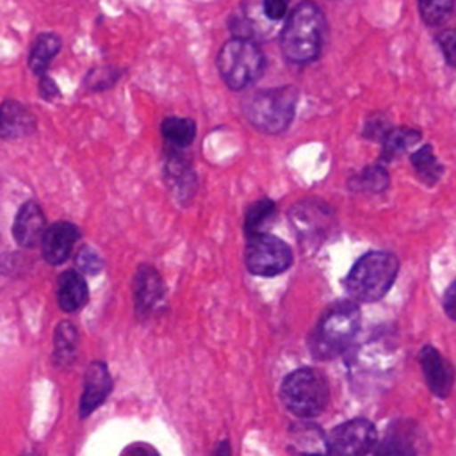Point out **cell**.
<instances>
[{
  "instance_id": "cell-25",
  "label": "cell",
  "mask_w": 456,
  "mask_h": 456,
  "mask_svg": "<svg viewBox=\"0 0 456 456\" xmlns=\"http://www.w3.org/2000/svg\"><path fill=\"white\" fill-rule=\"evenodd\" d=\"M454 7V0H419V11L428 25L444 23Z\"/></svg>"
},
{
  "instance_id": "cell-9",
  "label": "cell",
  "mask_w": 456,
  "mask_h": 456,
  "mask_svg": "<svg viewBox=\"0 0 456 456\" xmlns=\"http://www.w3.org/2000/svg\"><path fill=\"white\" fill-rule=\"evenodd\" d=\"M326 442L333 456H367L376 445V428L367 419H351L338 424Z\"/></svg>"
},
{
  "instance_id": "cell-4",
  "label": "cell",
  "mask_w": 456,
  "mask_h": 456,
  "mask_svg": "<svg viewBox=\"0 0 456 456\" xmlns=\"http://www.w3.org/2000/svg\"><path fill=\"white\" fill-rule=\"evenodd\" d=\"M360 328V310L351 301L333 305L321 317L310 349L317 358H333L342 353L356 337Z\"/></svg>"
},
{
  "instance_id": "cell-14",
  "label": "cell",
  "mask_w": 456,
  "mask_h": 456,
  "mask_svg": "<svg viewBox=\"0 0 456 456\" xmlns=\"http://www.w3.org/2000/svg\"><path fill=\"white\" fill-rule=\"evenodd\" d=\"M36 130L34 114L16 100H4L0 103V137L20 139Z\"/></svg>"
},
{
  "instance_id": "cell-18",
  "label": "cell",
  "mask_w": 456,
  "mask_h": 456,
  "mask_svg": "<svg viewBox=\"0 0 456 456\" xmlns=\"http://www.w3.org/2000/svg\"><path fill=\"white\" fill-rule=\"evenodd\" d=\"M61 50V39L55 34L43 32L37 36V39L32 45L30 55H28V66L36 75H45L50 61L57 55Z\"/></svg>"
},
{
  "instance_id": "cell-31",
  "label": "cell",
  "mask_w": 456,
  "mask_h": 456,
  "mask_svg": "<svg viewBox=\"0 0 456 456\" xmlns=\"http://www.w3.org/2000/svg\"><path fill=\"white\" fill-rule=\"evenodd\" d=\"M442 305H444V310L445 314L456 321V280L451 281V285L447 287L445 294H444V299H442Z\"/></svg>"
},
{
  "instance_id": "cell-20",
  "label": "cell",
  "mask_w": 456,
  "mask_h": 456,
  "mask_svg": "<svg viewBox=\"0 0 456 456\" xmlns=\"http://www.w3.org/2000/svg\"><path fill=\"white\" fill-rule=\"evenodd\" d=\"M420 134L413 128L399 126V128H390L385 137H383V151L381 159L383 160H394L401 153H404L408 148H411L415 142H419Z\"/></svg>"
},
{
  "instance_id": "cell-29",
  "label": "cell",
  "mask_w": 456,
  "mask_h": 456,
  "mask_svg": "<svg viewBox=\"0 0 456 456\" xmlns=\"http://www.w3.org/2000/svg\"><path fill=\"white\" fill-rule=\"evenodd\" d=\"M438 45L442 48V53L445 57V61L456 68V28L451 30H444L438 36Z\"/></svg>"
},
{
  "instance_id": "cell-22",
  "label": "cell",
  "mask_w": 456,
  "mask_h": 456,
  "mask_svg": "<svg viewBox=\"0 0 456 456\" xmlns=\"http://www.w3.org/2000/svg\"><path fill=\"white\" fill-rule=\"evenodd\" d=\"M411 166L417 173V176L426 182L428 185H433L438 182V178L444 173V167L438 164L431 146H422L411 155Z\"/></svg>"
},
{
  "instance_id": "cell-8",
  "label": "cell",
  "mask_w": 456,
  "mask_h": 456,
  "mask_svg": "<svg viewBox=\"0 0 456 456\" xmlns=\"http://www.w3.org/2000/svg\"><path fill=\"white\" fill-rule=\"evenodd\" d=\"M289 219L297 237L306 242H319L335 228V214L324 201L319 200H303L296 203Z\"/></svg>"
},
{
  "instance_id": "cell-1",
  "label": "cell",
  "mask_w": 456,
  "mask_h": 456,
  "mask_svg": "<svg viewBox=\"0 0 456 456\" xmlns=\"http://www.w3.org/2000/svg\"><path fill=\"white\" fill-rule=\"evenodd\" d=\"M326 20L314 2H301L289 14L280 36L285 59L294 64H306L317 59L322 48Z\"/></svg>"
},
{
  "instance_id": "cell-15",
  "label": "cell",
  "mask_w": 456,
  "mask_h": 456,
  "mask_svg": "<svg viewBox=\"0 0 456 456\" xmlns=\"http://www.w3.org/2000/svg\"><path fill=\"white\" fill-rule=\"evenodd\" d=\"M164 285L160 274L151 265H141L134 278V297L137 314H150L160 303Z\"/></svg>"
},
{
  "instance_id": "cell-10",
  "label": "cell",
  "mask_w": 456,
  "mask_h": 456,
  "mask_svg": "<svg viewBox=\"0 0 456 456\" xmlns=\"http://www.w3.org/2000/svg\"><path fill=\"white\" fill-rule=\"evenodd\" d=\"M419 362L428 388L436 397H447L454 385V369L451 362L445 356H442L433 346H424L420 349Z\"/></svg>"
},
{
  "instance_id": "cell-27",
  "label": "cell",
  "mask_w": 456,
  "mask_h": 456,
  "mask_svg": "<svg viewBox=\"0 0 456 456\" xmlns=\"http://www.w3.org/2000/svg\"><path fill=\"white\" fill-rule=\"evenodd\" d=\"M367 456H415V451L408 442L401 438H387L379 444L376 442Z\"/></svg>"
},
{
  "instance_id": "cell-7",
  "label": "cell",
  "mask_w": 456,
  "mask_h": 456,
  "mask_svg": "<svg viewBox=\"0 0 456 456\" xmlns=\"http://www.w3.org/2000/svg\"><path fill=\"white\" fill-rule=\"evenodd\" d=\"M244 258L249 273L256 276H276L290 267L292 251L281 239L269 233H256L248 237Z\"/></svg>"
},
{
  "instance_id": "cell-23",
  "label": "cell",
  "mask_w": 456,
  "mask_h": 456,
  "mask_svg": "<svg viewBox=\"0 0 456 456\" xmlns=\"http://www.w3.org/2000/svg\"><path fill=\"white\" fill-rule=\"evenodd\" d=\"M77 330L71 322L64 321L57 326L55 330V344H53V349H55V360L61 363V365H68L71 363V360L75 358V351H77Z\"/></svg>"
},
{
  "instance_id": "cell-34",
  "label": "cell",
  "mask_w": 456,
  "mask_h": 456,
  "mask_svg": "<svg viewBox=\"0 0 456 456\" xmlns=\"http://www.w3.org/2000/svg\"><path fill=\"white\" fill-rule=\"evenodd\" d=\"M214 456H230V445L226 440H221L214 451Z\"/></svg>"
},
{
  "instance_id": "cell-5",
  "label": "cell",
  "mask_w": 456,
  "mask_h": 456,
  "mask_svg": "<svg viewBox=\"0 0 456 456\" xmlns=\"http://www.w3.org/2000/svg\"><path fill=\"white\" fill-rule=\"evenodd\" d=\"M285 408L303 419L319 415L330 399L326 378L315 369L292 370L281 383L280 390Z\"/></svg>"
},
{
  "instance_id": "cell-19",
  "label": "cell",
  "mask_w": 456,
  "mask_h": 456,
  "mask_svg": "<svg viewBox=\"0 0 456 456\" xmlns=\"http://www.w3.org/2000/svg\"><path fill=\"white\" fill-rule=\"evenodd\" d=\"M160 130L162 137L178 150L189 146L196 137V123L189 118H166L160 125Z\"/></svg>"
},
{
  "instance_id": "cell-30",
  "label": "cell",
  "mask_w": 456,
  "mask_h": 456,
  "mask_svg": "<svg viewBox=\"0 0 456 456\" xmlns=\"http://www.w3.org/2000/svg\"><path fill=\"white\" fill-rule=\"evenodd\" d=\"M290 0H264V14L271 21H280L289 7Z\"/></svg>"
},
{
  "instance_id": "cell-2",
  "label": "cell",
  "mask_w": 456,
  "mask_h": 456,
  "mask_svg": "<svg viewBox=\"0 0 456 456\" xmlns=\"http://www.w3.org/2000/svg\"><path fill=\"white\" fill-rule=\"evenodd\" d=\"M399 260L388 251H369L360 256L344 280L347 294L363 303L381 299L395 281Z\"/></svg>"
},
{
  "instance_id": "cell-32",
  "label": "cell",
  "mask_w": 456,
  "mask_h": 456,
  "mask_svg": "<svg viewBox=\"0 0 456 456\" xmlns=\"http://www.w3.org/2000/svg\"><path fill=\"white\" fill-rule=\"evenodd\" d=\"M39 93H41V96L45 98V100H53V98H57L59 96V87H57V84L53 82V78H50V77H46V75H41V78H39Z\"/></svg>"
},
{
  "instance_id": "cell-28",
  "label": "cell",
  "mask_w": 456,
  "mask_h": 456,
  "mask_svg": "<svg viewBox=\"0 0 456 456\" xmlns=\"http://www.w3.org/2000/svg\"><path fill=\"white\" fill-rule=\"evenodd\" d=\"M77 265H78L80 271H84L87 274H96V273L102 271L103 260H102V256L94 249L84 246L78 251V255H77Z\"/></svg>"
},
{
  "instance_id": "cell-33",
  "label": "cell",
  "mask_w": 456,
  "mask_h": 456,
  "mask_svg": "<svg viewBox=\"0 0 456 456\" xmlns=\"http://www.w3.org/2000/svg\"><path fill=\"white\" fill-rule=\"evenodd\" d=\"M130 451L134 454L125 452V456H157V452L151 447H144V445H134V447H130Z\"/></svg>"
},
{
  "instance_id": "cell-6",
  "label": "cell",
  "mask_w": 456,
  "mask_h": 456,
  "mask_svg": "<svg viewBox=\"0 0 456 456\" xmlns=\"http://www.w3.org/2000/svg\"><path fill=\"white\" fill-rule=\"evenodd\" d=\"M265 59L251 39L232 37L217 53V69L226 86L233 91L253 84L264 71Z\"/></svg>"
},
{
  "instance_id": "cell-11",
  "label": "cell",
  "mask_w": 456,
  "mask_h": 456,
  "mask_svg": "<svg viewBox=\"0 0 456 456\" xmlns=\"http://www.w3.org/2000/svg\"><path fill=\"white\" fill-rule=\"evenodd\" d=\"M78 237H80V230L73 223L69 221L53 223L52 226L46 228L41 239L43 258L52 265L62 264L69 256Z\"/></svg>"
},
{
  "instance_id": "cell-13",
  "label": "cell",
  "mask_w": 456,
  "mask_h": 456,
  "mask_svg": "<svg viewBox=\"0 0 456 456\" xmlns=\"http://www.w3.org/2000/svg\"><path fill=\"white\" fill-rule=\"evenodd\" d=\"M45 214L41 207L36 201H27L20 207L14 224H12V235L14 240L21 248H32L37 242H41L45 235Z\"/></svg>"
},
{
  "instance_id": "cell-12",
  "label": "cell",
  "mask_w": 456,
  "mask_h": 456,
  "mask_svg": "<svg viewBox=\"0 0 456 456\" xmlns=\"http://www.w3.org/2000/svg\"><path fill=\"white\" fill-rule=\"evenodd\" d=\"M112 379L109 369L102 362L89 363L84 378V390L80 397V415L87 417L93 410H96L110 394Z\"/></svg>"
},
{
  "instance_id": "cell-24",
  "label": "cell",
  "mask_w": 456,
  "mask_h": 456,
  "mask_svg": "<svg viewBox=\"0 0 456 456\" xmlns=\"http://www.w3.org/2000/svg\"><path fill=\"white\" fill-rule=\"evenodd\" d=\"M274 203L267 198L264 200H258L255 203L249 205L248 212H246V217H244V230H246V235L248 237H253L256 233H264L262 228L269 223V219L274 216Z\"/></svg>"
},
{
  "instance_id": "cell-21",
  "label": "cell",
  "mask_w": 456,
  "mask_h": 456,
  "mask_svg": "<svg viewBox=\"0 0 456 456\" xmlns=\"http://www.w3.org/2000/svg\"><path fill=\"white\" fill-rule=\"evenodd\" d=\"M349 187L358 192H381L388 187V173L383 166H369L349 180Z\"/></svg>"
},
{
  "instance_id": "cell-17",
  "label": "cell",
  "mask_w": 456,
  "mask_h": 456,
  "mask_svg": "<svg viewBox=\"0 0 456 456\" xmlns=\"http://www.w3.org/2000/svg\"><path fill=\"white\" fill-rule=\"evenodd\" d=\"M87 283L77 271H66L59 278L57 299L64 312H75L87 303Z\"/></svg>"
},
{
  "instance_id": "cell-3",
  "label": "cell",
  "mask_w": 456,
  "mask_h": 456,
  "mask_svg": "<svg viewBox=\"0 0 456 456\" xmlns=\"http://www.w3.org/2000/svg\"><path fill=\"white\" fill-rule=\"evenodd\" d=\"M297 91L292 86L256 91L242 100L246 119L265 134H281L292 121Z\"/></svg>"
},
{
  "instance_id": "cell-16",
  "label": "cell",
  "mask_w": 456,
  "mask_h": 456,
  "mask_svg": "<svg viewBox=\"0 0 456 456\" xmlns=\"http://www.w3.org/2000/svg\"><path fill=\"white\" fill-rule=\"evenodd\" d=\"M164 176L178 200L185 201L194 194L196 178L189 160L182 153H169L164 164Z\"/></svg>"
},
{
  "instance_id": "cell-26",
  "label": "cell",
  "mask_w": 456,
  "mask_h": 456,
  "mask_svg": "<svg viewBox=\"0 0 456 456\" xmlns=\"http://www.w3.org/2000/svg\"><path fill=\"white\" fill-rule=\"evenodd\" d=\"M119 75H121V71L118 68H112V66L94 68L86 77V87L91 89V91H102V89L112 86L118 80Z\"/></svg>"
}]
</instances>
